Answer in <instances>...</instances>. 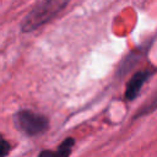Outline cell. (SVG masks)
<instances>
[{"label":"cell","instance_id":"obj_1","mask_svg":"<svg viewBox=\"0 0 157 157\" xmlns=\"http://www.w3.org/2000/svg\"><path fill=\"white\" fill-rule=\"evenodd\" d=\"M70 0H42L34 6L21 22L22 32H32L49 22L61 10L66 7Z\"/></svg>","mask_w":157,"mask_h":157},{"label":"cell","instance_id":"obj_2","mask_svg":"<svg viewBox=\"0 0 157 157\" xmlns=\"http://www.w3.org/2000/svg\"><path fill=\"white\" fill-rule=\"evenodd\" d=\"M16 126L28 136H38L44 134L49 128V120L45 115L33 110H20L15 117Z\"/></svg>","mask_w":157,"mask_h":157},{"label":"cell","instance_id":"obj_3","mask_svg":"<svg viewBox=\"0 0 157 157\" xmlns=\"http://www.w3.org/2000/svg\"><path fill=\"white\" fill-rule=\"evenodd\" d=\"M151 75H152V72L150 70H142V71H137L136 74H134V76L129 80V82L126 85V88H125V98L128 101L135 99L139 96V93H140L144 83L150 78Z\"/></svg>","mask_w":157,"mask_h":157},{"label":"cell","instance_id":"obj_4","mask_svg":"<svg viewBox=\"0 0 157 157\" xmlns=\"http://www.w3.org/2000/svg\"><path fill=\"white\" fill-rule=\"evenodd\" d=\"M74 145H75V140L72 137H67L60 144L58 150H55V151L43 150L39 152L38 157H69L71 155V150H72Z\"/></svg>","mask_w":157,"mask_h":157},{"label":"cell","instance_id":"obj_5","mask_svg":"<svg viewBox=\"0 0 157 157\" xmlns=\"http://www.w3.org/2000/svg\"><path fill=\"white\" fill-rule=\"evenodd\" d=\"M157 108V92L153 94V97H151L146 103L145 105L137 112V115L136 117H141V115H145V114H148L151 113L152 110H155Z\"/></svg>","mask_w":157,"mask_h":157},{"label":"cell","instance_id":"obj_6","mask_svg":"<svg viewBox=\"0 0 157 157\" xmlns=\"http://www.w3.org/2000/svg\"><path fill=\"white\" fill-rule=\"evenodd\" d=\"M10 144L7 142V140L4 139V136L0 134V157H5L7 156V153L10 152Z\"/></svg>","mask_w":157,"mask_h":157}]
</instances>
